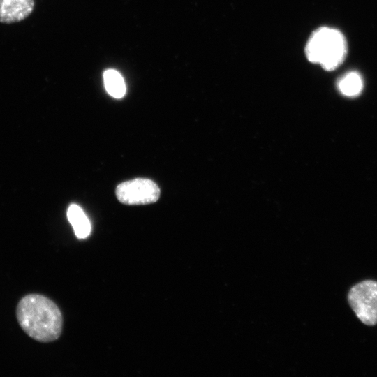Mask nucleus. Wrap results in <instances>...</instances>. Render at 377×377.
Segmentation results:
<instances>
[{
  "mask_svg": "<svg viewBox=\"0 0 377 377\" xmlns=\"http://www.w3.org/2000/svg\"><path fill=\"white\" fill-rule=\"evenodd\" d=\"M116 196L125 205H146L158 200L160 188L152 180L136 178L119 184L116 188Z\"/></svg>",
  "mask_w": 377,
  "mask_h": 377,
  "instance_id": "20e7f679",
  "label": "nucleus"
},
{
  "mask_svg": "<svg viewBox=\"0 0 377 377\" xmlns=\"http://www.w3.org/2000/svg\"><path fill=\"white\" fill-rule=\"evenodd\" d=\"M338 88L346 96H355L362 90L363 81L358 73L351 71L339 80Z\"/></svg>",
  "mask_w": 377,
  "mask_h": 377,
  "instance_id": "6e6552de",
  "label": "nucleus"
},
{
  "mask_svg": "<svg viewBox=\"0 0 377 377\" xmlns=\"http://www.w3.org/2000/svg\"><path fill=\"white\" fill-rule=\"evenodd\" d=\"M103 82L107 92L112 97L121 98L126 91V84L121 75L114 69H107L103 73Z\"/></svg>",
  "mask_w": 377,
  "mask_h": 377,
  "instance_id": "0eeeda50",
  "label": "nucleus"
},
{
  "mask_svg": "<svg viewBox=\"0 0 377 377\" xmlns=\"http://www.w3.org/2000/svg\"><path fill=\"white\" fill-rule=\"evenodd\" d=\"M34 0H0V22L12 24L27 18L33 11Z\"/></svg>",
  "mask_w": 377,
  "mask_h": 377,
  "instance_id": "39448f33",
  "label": "nucleus"
},
{
  "mask_svg": "<svg viewBox=\"0 0 377 377\" xmlns=\"http://www.w3.org/2000/svg\"><path fill=\"white\" fill-rule=\"evenodd\" d=\"M347 45L343 35L337 29L320 27L310 36L305 47L307 59L319 64L327 71L334 70L343 61Z\"/></svg>",
  "mask_w": 377,
  "mask_h": 377,
  "instance_id": "f03ea898",
  "label": "nucleus"
},
{
  "mask_svg": "<svg viewBox=\"0 0 377 377\" xmlns=\"http://www.w3.org/2000/svg\"><path fill=\"white\" fill-rule=\"evenodd\" d=\"M349 304L357 317L369 326L377 324V281H362L349 290Z\"/></svg>",
  "mask_w": 377,
  "mask_h": 377,
  "instance_id": "7ed1b4c3",
  "label": "nucleus"
},
{
  "mask_svg": "<svg viewBox=\"0 0 377 377\" xmlns=\"http://www.w3.org/2000/svg\"><path fill=\"white\" fill-rule=\"evenodd\" d=\"M67 217L78 239H84L89 235L91 230L90 221L78 205L73 204L68 207Z\"/></svg>",
  "mask_w": 377,
  "mask_h": 377,
  "instance_id": "423d86ee",
  "label": "nucleus"
},
{
  "mask_svg": "<svg viewBox=\"0 0 377 377\" xmlns=\"http://www.w3.org/2000/svg\"><path fill=\"white\" fill-rule=\"evenodd\" d=\"M16 318L22 330L42 343L57 340L63 327V317L57 305L40 294H28L18 302Z\"/></svg>",
  "mask_w": 377,
  "mask_h": 377,
  "instance_id": "f257e3e1",
  "label": "nucleus"
}]
</instances>
